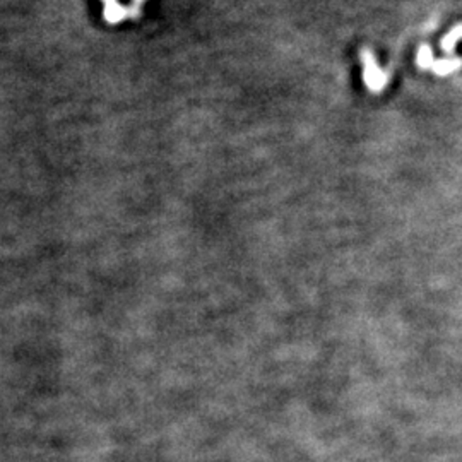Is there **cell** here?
Here are the masks:
<instances>
[{
  "instance_id": "obj_4",
  "label": "cell",
  "mask_w": 462,
  "mask_h": 462,
  "mask_svg": "<svg viewBox=\"0 0 462 462\" xmlns=\"http://www.w3.org/2000/svg\"><path fill=\"white\" fill-rule=\"evenodd\" d=\"M416 62H418V65L421 69H430L433 67V64H435V60H433V51L432 48L426 47V45H423L421 48H419L418 51V58H416Z\"/></svg>"
},
{
  "instance_id": "obj_2",
  "label": "cell",
  "mask_w": 462,
  "mask_h": 462,
  "mask_svg": "<svg viewBox=\"0 0 462 462\" xmlns=\"http://www.w3.org/2000/svg\"><path fill=\"white\" fill-rule=\"evenodd\" d=\"M462 67V58H443V60H439L433 64V69H435L437 74L446 76L454 72L456 69Z\"/></svg>"
},
{
  "instance_id": "obj_3",
  "label": "cell",
  "mask_w": 462,
  "mask_h": 462,
  "mask_svg": "<svg viewBox=\"0 0 462 462\" xmlns=\"http://www.w3.org/2000/svg\"><path fill=\"white\" fill-rule=\"evenodd\" d=\"M462 38V24L461 26H456L452 31H450L449 34H447L446 38L442 40V48L443 51H452L454 47L457 45V41H459Z\"/></svg>"
},
{
  "instance_id": "obj_1",
  "label": "cell",
  "mask_w": 462,
  "mask_h": 462,
  "mask_svg": "<svg viewBox=\"0 0 462 462\" xmlns=\"http://www.w3.org/2000/svg\"><path fill=\"white\" fill-rule=\"evenodd\" d=\"M361 58H363L365 62V74H363L365 82H367V86L370 88V91L380 93L389 81L387 74L378 69V65L375 64V58L370 50L361 51Z\"/></svg>"
}]
</instances>
